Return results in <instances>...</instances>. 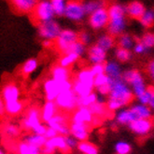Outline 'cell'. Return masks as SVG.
I'll list each match as a JSON object with an SVG mask.
<instances>
[{
	"label": "cell",
	"instance_id": "cell-24",
	"mask_svg": "<svg viewBox=\"0 0 154 154\" xmlns=\"http://www.w3.org/2000/svg\"><path fill=\"white\" fill-rule=\"evenodd\" d=\"M51 78L58 81V82H62V81L70 80L71 78V71L69 68L63 67L59 65H55L51 70Z\"/></svg>",
	"mask_w": 154,
	"mask_h": 154
},
{
	"label": "cell",
	"instance_id": "cell-37",
	"mask_svg": "<svg viewBox=\"0 0 154 154\" xmlns=\"http://www.w3.org/2000/svg\"><path fill=\"white\" fill-rule=\"evenodd\" d=\"M83 8L86 14L91 15L94 11H98L99 8H105V2L103 0H90L83 3Z\"/></svg>",
	"mask_w": 154,
	"mask_h": 154
},
{
	"label": "cell",
	"instance_id": "cell-20",
	"mask_svg": "<svg viewBox=\"0 0 154 154\" xmlns=\"http://www.w3.org/2000/svg\"><path fill=\"white\" fill-rule=\"evenodd\" d=\"M145 11H146V8L140 1H132L125 7L126 15H128L131 19L134 20H139Z\"/></svg>",
	"mask_w": 154,
	"mask_h": 154
},
{
	"label": "cell",
	"instance_id": "cell-25",
	"mask_svg": "<svg viewBox=\"0 0 154 154\" xmlns=\"http://www.w3.org/2000/svg\"><path fill=\"white\" fill-rule=\"evenodd\" d=\"M130 109L134 113L137 119H152V111L150 108L146 106L139 103H135L132 105Z\"/></svg>",
	"mask_w": 154,
	"mask_h": 154
},
{
	"label": "cell",
	"instance_id": "cell-1",
	"mask_svg": "<svg viewBox=\"0 0 154 154\" xmlns=\"http://www.w3.org/2000/svg\"><path fill=\"white\" fill-rule=\"evenodd\" d=\"M108 23L106 25L108 35L113 38L119 37L124 33L127 23H126L125 7L121 4H113L107 8Z\"/></svg>",
	"mask_w": 154,
	"mask_h": 154
},
{
	"label": "cell",
	"instance_id": "cell-49",
	"mask_svg": "<svg viewBox=\"0 0 154 154\" xmlns=\"http://www.w3.org/2000/svg\"><path fill=\"white\" fill-rule=\"evenodd\" d=\"M133 51L135 53V54H138V55H142V54H146V53H148V52H149L147 49H146V47L144 46V45L140 42V41H137L134 43V47H133Z\"/></svg>",
	"mask_w": 154,
	"mask_h": 154
},
{
	"label": "cell",
	"instance_id": "cell-38",
	"mask_svg": "<svg viewBox=\"0 0 154 154\" xmlns=\"http://www.w3.org/2000/svg\"><path fill=\"white\" fill-rule=\"evenodd\" d=\"M79 59V57L75 53H72V52L66 53L59 59V64L58 65L63 66V67L69 68L70 66H73Z\"/></svg>",
	"mask_w": 154,
	"mask_h": 154
},
{
	"label": "cell",
	"instance_id": "cell-9",
	"mask_svg": "<svg viewBox=\"0 0 154 154\" xmlns=\"http://www.w3.org/2000/svg\"><path fill=\"white\" fill-rule=\"evenodd\" d=\"M46 125L50 128H52L60 135H68L69 134V124L68 118L64 113H57L54 117L46 123Z\"/></svg>",
	"mask_w": 154,
	"mask_h": 154
},
{
	"label": "cell",
	"instance_id": "cell-23",
	"mask_svg": "<svg viewBox=\"0 0 154 154\" xmlns=\"http://www.w3.org/2000/svg\"><path fill=\"white\" fill-rule=\"evenodd\" d=\"M72 83H73V85H72V91L77 95V97H83L94 92V84L80 82V81H78L76 79L74 81H72Z\"/></svg>",
	"mask_w": 154,
	"mask_h": 154
},
{
	"label": "cell",
	"instance_id": "cell-36",
	"mask_svg": "<svg viewBox=\"0 0 154 154\" xmlns=\"http://www.w3.org/2000/svg\"><path fill=\"white\" fill-rule=\"evenodd\" d=\"M89 108H90L91 112L93 113V115L96 118H99V119H101V118H106L107 115L110 114V112H108V110L106 109L105 104H100V103L95 102Z\"/></svg>",
	"mask_w": 154,
	"mask_h": 154
},
{
	"label": "cell",
	"instance_id": "cell-43",
	"mask_svg": "<svg viewBox=\"0 0 154 154\" xmlns=\"http://www.w3.org/2000/svg\"><path fill=\"white\" fill-rule=\"evenodd\" d=\"M3 134L8 137H17L20 135L21 130L19 128V126H17L16 124L13 123H7L6 125L3 126Z\"/></svg>",
	"mask_w": 154,
	"mask_h": 154
},
{
	"label": "cell",
	"instance_id": "cell-15",
	"mask_svg": "<svg viewBox=\"0 0 154 154\" xmlns=\"http://www.w3.org/2000/svg\"><path fill=\"white\" fill-rule=\"evenodd\" d=\"M43 91L47 101H54L59 94L62 93L61 83L53 80L51 78L47 79L43 82Z\"/></svg>",
	"mask_w": 154,
	"mask_h": 154
},
{
	"label": "cell",
	"instance_id": "cell-46",
	"mask_svg": "<svg viewBox=\"0 0 154 154\" xmlns=\"http://www.w3.org/2000/svg\"><path fill=\"white\" fill-rule=\"evenodd\" d=\"M111 79L106 76V74H101V75H98V76H95L94 77V89L97 88V87H100V86H103V85H108L111 83Z\"/></svg>",
	"mask_w": 154,
	"mask_h": 154
},
{
	"label": "cell",
	"instance_id": "cell-12",
	"mask_svg": "<svg viewBox=\"0 0 154 154\" xmlns=\"http://www.w3.org/2000/svg\"><path fill=\"white\" fill-rule=\"evenodd\" d=\"M21 89L16 83L13 82H8L6 83L1 90V98L5 104L12 103L19 101L21 99Z\"/></svg>",
	"mask_w": 154,
	"mask_h": 154
},
{
	"label": "cell",
	"instance_id": "cell-31",
	"mask_svg": "<svg viewBox=\"0 0 154 154\" xmlns=\"http://www.w3.org/2000/svg\"><path fill=\"white\" fill-rule=\"evenodd\" d=\"M38 61L35 58H30L28 60H26L23 64L21 67V72L24 76H30L38 69Z\"/></svg>",
	"mask_w": 154,
	"mask_h": 154
},
{
	"label": "cell",
	"instance_id": "cell-47",
	"mask_svg": "<svg viewBox=\"0 0 154 154\" xmlns=\"http://www.w3.org/2000/svg\"><path fill=\"white\" fill-rule=\"evenodd\" d=\"M16 151H17L18 154H35L32 151V149H31L30 145L25 143L24 141L20 142V143L17 144V146H16Z\"/></svg>",
	"mask_w": 154,
	"mask_h": 154
},
{
	"label": "cell",
	"instance_id": "cell-45",
	"mask_svg": "<svg viewBox=\"0 0 154 154\" xmlns=\"http://www.w3.org/2000/svg\"><path fill=\"white\" fill-rule=\"evenodd\" d=\"M138 41H140L144 46L146 47V49L149 51H150L154 46V35L153 33L147 32L142 35V38Z\"/></svg>",
	"mask_w": 154,
	"mask_h": 154
},
{
	"label": "cell",
	"instance_id": "cell-27",
	"mask_svg": "<svg viewBox=\"0 0 154 154\" xmlns=\"http://www.w3.org/2000/svg\"><path fill=\"white\" fill-rule=\"evenodd\" d=\"M137 101L139 104L142 105H146L148 106L151 110H153L154 108V89L153 86H149L148 89L146 90L143 94L138 96Z\"/></svg>",
	"mask_w": 154,
	"mask_h": 154
},
{
	"label": "cell",
	"instance_id": "cell-51",
	"mask_svg": "<svg viewBox=\"0 0 154 154\" xmlns=\"http://www.w3.org/2000/svg\"><path fill=\"white\" fill-rule=\"evenodd\" d=\"M91 72L93 73V75L98 76L101 74H105V67H104V64H98V65H93L90 67Z\"/></svg>",
	"mask_w": 154,
	"mask_h": 154
},
{
	"label": "cell",
	"instance_id": "cell-39",
	"mask_svg": "<svg viewBox=\"0 0 154 154\" xmlns=\"http://www.w3.org/2000/svg\"><path fill=\"white\" fill-rule=\"evenodd\" d=\"M96 99H97V94L95 92L83 97H78L77 100L78 107H90L94 103L96 102Z\"/></svg>",
	"mask_w": 154,
	"mask_h": 154
},
{
	"label": "cell",
	"instance_id": "cell-34",
	"mask_svg": "<svg viewBox=\"0 0 154 154\" xmlns=\"http://www.w3.org/2000/svg\"><path fill=\"white\" fill-rule=\"evenodd\" d=\"M75 79L78 81H80V82L94 84V76L93 75L92 72H91L90 68H82L77 72Z\"/></svg>",
	"mask_w": 154,
	"mask_h": 154
},
{
	"label": "cell",
	"instance_id": "cell-58",
	"mask_svg": "<svg viewBox=\"0 0 154 154\" xmlns=\"http://www.w3.org/2000/svg\"><path fill=\"white\" fill-rule=\"evenodd\" d=\"M43 46L45 48H51L53 44V41H51V40H43Z\"/></svg>",
	"mask_w": 154,
	"mask_h": 154
},
{
	"label": "cell",
	"instance_id": "cell-50",
	"mask_svg": "<svg viewBox=\"0 0 154 154\" xmlns=\"http://www.w3.org/2000/svg\"><path fill=\"white\" fill-rule=\"evenodd\" d=\"M94 92L96 93L97 95H100L103 97H107L108 94H109V92H110V84L97 87L94 89Z\"/></svg>",
	"mask_w": 154,
	"mask_h": 154
},
{
	"label": "cell",
	"instance_id": "cell-28",
	"mask_svg": "<svg viewBox=\"0 0 154 154\" xmlns=\"http://www.w3.org/2000/svg\"><path fill=\"white\" fill-rule=\"evenodd\" d=\"M96 45L98 47H100L102 50H104L105 51L108 52L115 46V38L108 34L102 35L98 38L96 41Z\"/></svg>",
	"mask_w": 154,
	"mask_h": 154
},
{
	"label": "cell",
	"instance_id": "cell-13",
	"mask_svg": "<svg viewBox=\"0 0 154 154\" xmlns=\"http://www.w3.org/2000/svg\"><path fill=\"white\" fill-rule=\"evenodd\" d=\"M69 134L78 142L87 141L90 137V125L80 122H70Z\"/></svg>",
	"mask_w": 154,
	"mask_h": 154
},
{
	"label": "cell",
	"instance_id": "cell-41",
	"mask_svg": "<svg viewBox=\"0 0 154 154\" xmlns=\"http://www.w3.org/2000/svg\"><path fill=\"white\" fill-rule=\"evenodd\" d=\"M66 0H50V3L55 16H64Z\"/></svg>",
	"mask_w": 154,
	"mask_h": 154
},
{
	"label": "cell",
	"instance_id": "cell-44",
	"mask_svg": "<svg viewBox=\"0 0 154 154\" xmlns=\"http://www.w3.org/2000/svg\"><path fill=\"white\" fill-rule=\"evenodd\" d=\"M86 50L87 49H86L85 45H83L82 43H80L78 40V41H76L75 43H73V44L71 45L66 53H69V52L75 53V54H77V55L80 58V57H82L84 54L86 53Z\"/></svg>",
	"mask_w": 154,
	"mask_h": 154
},
{
	"label": "cell",
	"instance_id": "cell-17",
	"mask_svg": "<svg viewBox=\"0 0 154 154\" xmlns=\"http://www.w3.org/2000/svg\"><path fill=\"white\" fill-rule=\"evenodd\" d=\"M94 116L91 112L89 107H77L72 112L71 115V122H80L85 124H92Z\"/></svg>",
	"mask_w": 154,
	"mask_h": 154
},
{
	"label": "cell",
	"instance_id": "cell-19",
	"mask_svg": "<svg viewBox=\"0 0 154 154\" xmlns=\"http://www.w3.org/2000/svg\"><path fill=\"white\" fill-rule=\"evenodd\" d=\"M104 67H105V74L109 77L111 79H122V68L119 62H117L116 60L106 61L104 64Z\"/></svg>",
	"mask_w": 154,
	"mask_h": 154
},
{
	"label": "cell",
	"instance_id": "cell-30",
	"mask_svg": "<svg viewBox=\"0 0 154 154\" xmlns=\"http://www.w3.org/2000/svg\"><path fill=\"white\" fill-rule=\"evenodd\" d=\"M23 107L24 105L21 100L5 104V113L10 116H17L23 112Z\"/></svg>",
	"mask_w": 154,
	"mask_h": 154
},
{
	"label": "cell",
	"instance_id": "cell-22",
	"mask_svg": "<svg viewBox=\"0 0 154 154\" xmlns=\"http://www.w3.org/2000/svg\"><path fill=\"white\" fill-rule=\"evenodd\" d=\"M57 113H58V108L54 101H46L40 109L41 122L44 123H47Z\"/></svg>",
	"mask_w": 154,
	"mask_h": 154
},
{
	"label": "cell",
	"instance_id": "cell-52",
	"mask_svg": "<svg viewBox=\"0 0 154 154\" xmlns=\"http://www.w3.org/2000/svg\"><path fill=\"white\" fill-rule=\"evenodd\" d=\"M65 139H66V146L67 148L72 150V149H77V146H78V141L72 137V135L68 134V135H66L65 137Z\"/></svg>",
	"mask_w": 154,
	"mask_h": 154
},
{
	"label": "cell",
	"instance_id": "cell-54",
	"mask_svg": "<svg viewBox=\"0 0 154 154\" xmlns=\"http://www.w3.org/2000/svg\"><path fill=\"white\" fill-rule=\"evenodd\" d=\"M147 73L148 76L151 79V80H154V61L150 60L147 65Z\"/></svg>",
	"mask_w": 154,
	"mask_h": 154
},
{
	"label": "cell",
	"instance_id": "cell-5",
	"mask_svg": "<svg viewBox=\"0 0 154 154\" xmlns=\"http://www.w3.org/2000/svg\"><path fill=\"white\" fill-rule=\"evenodd\" d=\"M32 12L35 20L39 23L52 21L55 17L50 0H40V1H38Z\"/></svg>",
	"mask_w": 154,
	"mask_h": 154
},
{
	"label": "cell",
	"instance_id": "cell-11",
	"mask_svg": "<svg viewBox=\"0 0 154 154\" xmlns=\"http://www.w3.org/2000/svg\"><path fill=\"white\" fill-rule=\"evenodd\" d=\"M89 23L94 30H101L106 28L108 23V14L106 8H99L98 11L91 14L89 17Z\"/></svg>",
	"mask_w": 154,
	"mask_h": 154
},
{
	"label": "cell",
	"instance_id": "cell-57",
	"mask_svg": "<svg viewBox=\"0 0 154 154\" xmlns=\"http://www.w3.org/2000/svg\"><path fill=\"white\" fill-rule=\"evenodd\" d=\"M5 114V102L3 101L1 96H0V118L3 117Z\"/></svg>",
	"mask_w": 154,
	"mask_h": 154
},
{
	"label": "cell",
	"instance_id": "cell-53",
	"mask_svg": "<svg viewBox=\"0 0 154 154\" xmlns=\"http://www.w3.org/2000/svg\"><path fill=\"white\" fill-rule=\"evenodd\" d=\"M46 129H47V125L45 124L44 122H40L37 126H35V127L31 130V132H32V134H39V135H44L45 132H46Z\"/></svg>",
	"mask_w": 154,
	"mask_h": 154
},
{
	"label": "cell",
	"instance_id": "cell-42",
	"mask_svg": "<svg viewBox=\"0 0 154 154\" xmlns=\"http://www.w3.org/2000/svg\"><path fill=\"white\" fill-rule=\"evenodd\" d=\"M114 151L116 154H130L132 152V145L127 141L120 140L114 145Z\"/></svg>",
	"mask_w": 154,
	"mask_h": 154
},
{
	"label": "cell",
	"instance_id": "cell-33",
	"mask_svg": "<svg viewBox=\"0 0 154 154\" xmlns=\"http://www.w3.org/2000/svg\"><path fill=\"white\" fill-rule=\"evenodd\" d=\"M134 43L135 40L130 34L123 33L118 37V45H119L120 48L131 51L134 47Z\"/></svg>",
	"mask_w": 154,
	"mask_h": 154
},
{
	"label": "cell",
	"instance_id": "cell-14",
	"mask_svg": "<svg viewBox=\"0 0 154 154\" xmlns=\"http://www.w3.org/2000/svg\"><path fill=\"white\" fill-rule=\"evenodd\" d=\"M40 122H42L40 118V109L35 106H33L29 108V110L27 111L25 115V118L23 120L22 128L26 132H31L35 126H37Z\"/></svg>",
	"mask_w": 154,
	"mask_h": 154
},
{
	"label": "cell",
	"instance_id": "cell-59",
	"mask_svg": "<svg viewBox=\"0 0 154 154\" xmlns=\"http://www.w3.org/2000/svg\"><path fill=\"white\" fill-rule=\"evenodd\" d=\"M0 154H7L3 149H0Z\"/></svg>",
	"mask_w": 154,
	"mask_h": 154
},
{
	"label": "cell",
	"instance_id": "cell-7",
	"mask_svg": "<svg viewBox=\"0 0 154 154\" xmlns=\"http://www.w3.org/2000/svg\"><path fill=\"white\" fill-rule=\"evenodd\" d=\"M86 13L83 8V3L79 0H69L66 2L64 16L72 22H80L84 19Z\"/></svg>",
	"mask_w": 154,
	"mask_h": 154
},
{
	"label": "cell",
	"instance_id": "cell-8",
	"mask_svg": "<svg viewBox=\"0 0 154 154\" xmlns=\"http://www.w3.org/2000/svg\"><path fill=\"white\" fill-rule=\"evenodd\" d=\"M61 31L60 24L54 20L39 23L38 25V35L43 40L55 41Z\"/></svg>",
	"mask_w": 154,
	"mask_h": 154
},
{
	"label": "cell",
	"instance_id": "cell-18",
	"mask_svg": "<svg viewBox=\"0 0 154 154\" xmlns=\"http://www.w3.org/2000/svg\"><path fill=\"white\" fill-rule=\"evenodd\" d=\"M137 119L134 113L130 109V107H122L115 114L116 122L122 126H128L132 122Z\"/></svg>",
	"mask_w": 154,
	"mask_h": 154
},
{
	"label": "cell",
	"instance_id": "cell-40",
	"mask_svg": "<svg viewBox=\"0 0 154 154\" xmlns=\"http://www.w3.org/2000/svg\"><path fill=\"white\" fill-rule=\"evenodd\" d=\"M140 24L145 28H150L154 23V12L153 10H146L141 18L138 20Z\"/></svg>",
	"mask_w": 154,
	"mask_h": 154
},
{
	"label": "cell",
	"instance_id": "cell-16",
	"mask_svg": "<svg viewBox=\"0 0 154 154\" xmlns=\"http://www.w3.org/2000/svg\"><path fill=\"white\" fill-rule=\"evenodd\" d=\"M88 61L92 65L105 64L107 61V52L98 47L96 44L92 45L87 51Z\"/></svg>",
	"mask_w": 154,
	"mask_h": 154
},
{
	"label": "cell",
	"instance_id": "cell-48",
	"mask_svg": "<svg viewBox=\"0 0 154 154\" xmlns=\"http://www.w3.org/2000/svg\"><path fill=\"white\" fill-rule=\"evenodd\" d=\"M78 40L80 43L85 45V46H87V45H90L91 42H92V37H91V35L88 32L84 31L78 34Z\"/></svg>",
	"mask_w": 154,
	"mask_h": 154
},
{
	"label": "cell",
	"instance_id": "cell-4",
	"mask_svg": "<svg viewBox=\"0 0 154 154\" xmlns=\"http://www.w3.org/2000/svg\"><path fill=\"white\" fill-rule=\"evenodd\" d=\"M78 97L74 94L72 90L63 92L58 94L55 98L54 103H55L58 109H61L64 112H73L78 107L77 105Z\"/></svg>",
	"mask_w": 154,
	"mask_h": 154
},
{
	"label": "cell",
	"instance_id": "cell-32",
	"mask_svg": "<svg viewBox=\"0 0 154 154\" xmlns=\"http://www.w3.org/2000/svg\"><path fill=\"white\" fill-rule=\"evenodd\" d=\"M77 149L81 154H99V149L96 145L93 144L92 142L83 141V142H79Z\"/></svg>",
	"mask_w": 154,
	"mask_h": 154
},
{
	"label": "cell",
	"instance_id": "cell-6",
	"mask_svg": "<svg viewBox=\"0 0 154 154\" xmlns=\"http://www.w3.org/2000/svg\"><path fill=\"white\" fill-rule=\"evenodd\" d=\"M78 41V33L71 29H64L55 39V46L59 51L66 54L73 43Z\"/></svg>",
	"mask_w": 154,
	"mask_h": 154
},
{
	"label": "cell",
	"instance_id": "cell-29",
	"mask_svg": "<svg viewBox=\"0 0 154 154\" xmlns=\"http://www.w3.org/2000/svg\"><path fill=\"white\" fill-rule=\"evenodd\" d=\"M23 141L32 146H35L38 148H43L44 145L46 144V137L44 135H39V134H26L23 137Z\"/></svg>",
	"mask_w": 154,
	"mask_h": 154
},
{
	"label": "cell",
	"instance_id": "cell-55",
	"mask_svg": "<svg viewBox=\"0 0 154 154\" xmlns=\"http://www.w3.org/2000/svg\"><path fill=\"white\" fill-rule=\"evenodd\" d=\"M55 152L56 150L48 144H45L44 147L41 148V154H55Z\"/></svg>",
	"mask_w": 154,
	"mask_h": 154
},
{
	"label": "cell",
	"instance_id": "cell-3",
	"mask_svg": "<svg viewBox=\"0 0 154 154\" xmlns=\"http://www.w3.org/2000/svg\"><path fill=\"white\" fill-rule=\"evenodd\" d=\"M122 79L129 85L134 98H137L143 94L149 87L141 72L134 68L122 71Z\"/></svg>",
	"mask_w": 154,
	"mask_h": 154
},
{
	"label": "cell",
	"instance_id": "cell-2",
	"mask_svg": "<svg viewBox=\"0 0 154 154\" xmlns=\"http://www.w3.org/2000/svg\"><path fill=\"white\" fill-rule=\"evenodd\" d=\"M108 100H112L122 107H126L134 101V94L129 85L122 79H112L110 83V92L107 95Z\"/></svg>",
	"mask_w": 154,
	"mask_h": 154
},
{
	"label": "cell",
	"instance_id": "cell-26",
	"mask_svg": "<svg viewBox=\"0 0 154 154\" xmlns=\"http://www.w3.org/2000/svg\"><path fill=\"white\" fill-rule=\"evenodd\" d=\"M46 144L50 145V146L52 147L55 150H59L63 153H68L70 151V149L66 146L64 135L57 134L56 137H54L53 138L48 139L46 141Z\"/></svg>",
	"mask_w": 154,
	"mask_h": 154
},
{
	"label": "cell",
	"instance_id": "cell-35",
	"mask_svg": "<svg viewBox=\"0 0 154 154\" xmlns=\"http://www.w3.org/2000/svg\"><path fill=\"white\" fill-rule=\"evenodd\" d=\"M115 59L119 63H128L133 59V52L129 50H125L118 47L114 51Z\"/></svg>",
	"mask_w": 154,
	"mask_h": 154
},
{
	"label": "cell",
	"instance_id": "cell-56",
	"mask_svg": "<svg viewBox=\"0 0 154 154\" xmlns=\"http://www.w3.org/2000/svg\"><path fill=\"white\" fill-rule=\"evenodd\" d=\"M57 135V133L54 131L52 128H50L47 126V129H46V132L44 134V137H46V139H51V138H53L54 137H56Z\"/></svg>",
	"mask_w": 154,
	"mask_h": 154
},
{
	"label": "cell",
	"instance_id": "cell-21",
	"mask_svg": "<svg viewBox=\"0 0 154 154\" xmlns=\"http://www.w3.org/2000/svg\"><path fill=\"white\" fill-rule=\"evenodd\" d=\"M15 11L19 13H30L34 11L38 0H11Z\"/></svg>",
	"mask_w": 154,
	"mask_h": 154
},
{
	"label": "cell",
	"instance_id": "cell-10",
	"mask_svg": "<svg viewBox=\"0 0 154 154\" xmlns=\"http://www.w3.org/2000/svg\"><path fill=\"white\" fill-rule=\"evenodd\" d=\"M128 127L135 135L145 137L152 132L153 122L151 119H135L128 125Z\"/></svg>",
	"mask_w": 154,
	"mask_h": 154
}]
</instances>
